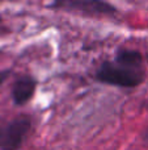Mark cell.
Returning a JSON list of instances; mask_svg holds the SVG:
<instances>
[{
  "label": "cell",
  "instance_id": "cell-2",
  "mask_svg": "<svg viewBox=\"0 0 148 150\" xmlns=\"http://www.w3.org/2000/svg\"><path fill=\"white\" fill-rule=\"evenodd\" d=\"M46 7L85 17H114L118 15V8L101 0H57Z\"/></svg>",
  "mask_w": 148,
  "mask_h": 150
},
{
  "label": "cell",
  "instance_id": "cell-8",
  "mask_svg": "<svg viewBox=\"0 0 148 150\" xmlns=\"http://www.w3.org/2000/svg\"><path fill=\"white\" fill-rule=\"evenodd\" d=\"M1 26H3V18L0 17V28H1Z\"/></svg>",
  "mask_w": 148,
  "mask_h": 150
},
{
  "label": "cell",
  "instance_id": "cell-4",
  "mask_svg": "<svg viewBox=\"0 0 148 150\" xmlns=\"http://www.w3.org/2000/svg\"><path fill=\"white\" fill-rule=\"evenodd\" d=\"M38 82L31 75H21L13 82L10 98L16 107H22L31 100L36 95Z\"/></svg>",
  "mask_w": 148,
  "mask_h": 150
},
{
  "label": "cell",
  "instance_id": "cell-1",
  "mask_svg": "<svg viewBox=\"0 0 148 150\" xmlns=\"http://www.w3.org/2000/svg\"><path fill=\"white\" fill-rule=\"evenodd\" d=\"M96 80L108 86L119 88H135L146 79L144 70L128 69L114 63L113 61H104L94 74Z\"/></svg>",
  "mask_w": 148,
  "mask_h": 150
},
{
  "label": "cell",
  "instance_id": "cell-7",
  "mask_svg": "<svg viewBox=\"0 0 148 150\" xmlns=\"http://www.w3.org/2000/svg\"><path fill=\"white\" fill-rule=\"evenodd\" d=\"M143 140L148 144V127L144 129V132H143Z\"/></svg>",
  "mask_w": 148,
  "mask_h": 150
},
{
  "label": "cell",
  "instance_id": "cell-5",
  "mask_svg": "<svg viewBox=\"0 0 148 150\" xmlns=\"http://www.w3.org/2000/svg\"><path fill=\"white\" fill-rule=\"evenodd\" d=\"M114 63L121 66H125L128 69H135V70H144V59L140 52L134 49H126V47H119L115 52Z\"/></svg>",
  "mask_w": 148,
  "mask_h": 150
},
{
  "label": "cell",
  "instance_id": "cell-3",
  "mask_svg": "<svg viewBox=\"0 0 148 150\" xmlns=\"http://www.w3.org/2000/svg\"><path fill=\"white\" fill-rule=\"evenodd\" d=\"M33 128V119L25 113L0 124V150H20Z\"/></svg>",
  "mask_w": 148,
  "mask_h": 150
},
{
  "label": "cell",
  "instance_id": "cell-6",
  "mask_svg": "<svg viewBox=\"0 0 148 150\" xmlns=\"http://www.w3.org/2000/svg\"><path fill=\"white\" fill-rule=\"evenodd\" d=\"M8 78V71H0V84Z\"/></svg>",
  "mask_w": 148,
  "mask_h": 150
}]
</instances>
